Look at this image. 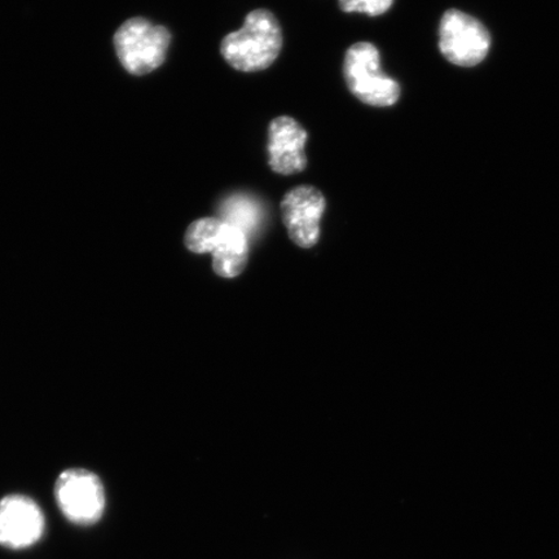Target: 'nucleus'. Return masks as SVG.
<instances>
[{"mask_svg": "<svg viewBox=\"0 0 559 559\" xmlns=\"http://www.w3.org/2000/svg\"><path fill=\"white\" fill-rule=\"evenodd\" d=\"M282 48V26L274 13L260 9L249 13L240 31L223 38L221 53L234 69L253 73L274 64Z\"/></svg>", "mask_w": 559, "mask_h": 559, "instance_id": "f257e3e1", "label": "nucleus"}, {"mask_svg": "<svg viewBox=\"0 0 559 559\" xmlns=\"http://www.w3.org/2000/svg\"><path fill=\"white\" fill-rule=\"evenodd\" d=\"M219 219L240 228L245 235L253 234L261 225L262 207L260 202L248 194L236 193L221 202Z\"/></svg>", "mask_w": 559, "mask_h": 559, "instance_id": "9d476101", "label": "nucleus"}, {"mask_svg": "<svg viewBox=\"0 0 559 559\" xmlns=\"http://www.w3.org/2000/svg\"><path fill=\"white\" fill-rule=\"evenodd\" d=\"M307 131L295 118L280 116L269 128V164L271 170L280 175L302 173L307 166L305 145Z\"/></svg>", "mask_w": 559, "mask_h": 559, "instance_id": "1a4fd4ad", "label": "nucleus"}, {"mask_svg": "<svg viewBox=\"0 0 559 559\" xmlns=\"http://www.w3.org/2000/svg\"><path fill=\"white\" fill-rule=\"evenodd\" d=\"M394 0H340L341 10L346 13H366L368 16H380L388 12Z\"/></svg>", "mask_w": 559, "mask_h": 559, "instance_id": "9b49d317", "label": "nucleus"}, {"mask_svg": "<svg viewBox=\"0 0 559 559\" xmlns=\"http://www.w3.org/2000/svg\"><path fill=\"white\" fill-rule=\"evenodd\" d=\"M185 243L194 254H213V270L223 278L237 277L247 267L248 236L219 218L194 221L187 228Z\"/></svg>", "mask_w": 559, "mask_h": 559, "instance_id": "f03ea898", "label": "nucleus"}, {"mask_svg": "<svg viewBox=\"0 0 559 559\" xmlns=\"http://www.w3.org/2000/svg\"><path fill=\"white\" fill-rule=\"evenodd\" d=\"M114 44L117 59L126 72L140 76L155 72L164 64L171 33L150 20L134 17L118 27Z\"/></svg>", "mask_w": 559, "mask_h": 559, "instance_id": "7ed1b4c3", "label": "nucleus"}, {"mask_svg": "<svg viewBox=\"0 0 559 559\" xmlns=\"http://www.w3.org/2000/svg\"><path fill=\"white\" fill-rule=\"evenodd\" d=\"M53 495L60 513L80 527L100 522L107 508V493L99 475L82 467L62 472L55 481Z\"/></svg>", "mask_w": 559, "mask_h": 559, "instance_id": "39448f33", "label": "nucleus"}, {"mask_svg": "<svg viewBox=\"0 0 559 559\" xmlns=\"http://www.w3.org/2000/svg\"><path fill=\"white\" fill-rule=\"evenodd\" d=\"M489 46L491 38L486 27L466 13L451 10L440 20L439 48L452 64L478 66L485 60Z\"/></svg>", "mask_w": 559, "mask_h": 559, "instance_id": "423d86ee", "label": "nucleus"}, {"mask_svg": "<svg viewBox=\"0 0 559 559\" xmlns=\"http://www.w3.org/2000/svg\"><path fill=\"white\" fill-rule=\"evenodd\" d=\"M325 207L324 194L312 186H299L284 195L283 223L297 247L311 249L319 242Z\"/></svg>", "mask_w": 559, "mask_h": 559, "instance_id": "6e6552de", "label": "nucleus"}, {"mask_svg": "<svg viewBox=\"0 0 559 559\" xmlns=\"http://www.w3.org/2000/svg\"><path fill=\"white\" fill-rule=\"evenodd\" d=\"M46 515L31 496L11 493L0 500V547L24 550L44 539Z\"/></svg>", "mask_w": 559, "mask_h": 559, "instance_id": "0eeeda50", "label": "nucleus"}, {"mask_svg": "<svg viewBox=\"0 0 559 559\" xmlns=\"http://www.w3.org/2000/svg\"><path fill=\"white\" fill-rule=\"evenodd\" d=\"M344 76L349 93L370 107H391L400 100L401 86L382 72L380 52L369 41L348 48Z\"/></svg>", "mask_w": 559, "mask_h": 559, "instance_id": "20e7f679", "label": "nucleus"}]
</instances>
